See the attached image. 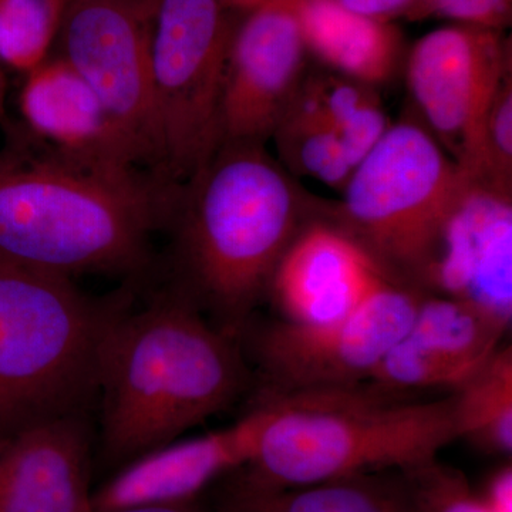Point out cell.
<instances>
[{
  "label": "cell",
  "mask_w": 512,
  "mask_h": 512,
  "mask_svg": "<svg viewBox=\"0 0 512 512\" xmlns=\"http://www.w3.org/2000/svg\"><path fill=\"white\" fill-rule=\"evenodd\" d=\"M177 185L138 165L69 156L10 127L0 148V264L67 279L143 274Z\"/></svg>",
  "instance_id": "obj_1"
},
{
  "label": "cell",
  "mask_w": 512,
  "mask_h": 512,
  "mask_svg": "<svg viewBox=\"0 0 512 512\" xmlns=\"http://www.w3.org/2000/svg\"><path fill=\"white\" fill-rule=\"evenodd\" d=\"M326 202L303 190L266 144L222 143L178 184L170 222L173 284L239 339L276 266Z\"/></svg>",
  "instance_id": "obj_2"
},
{
  "label": "cell",
  "mask_w": 512,
  "mask_h": 512,
  "mask_svg": "<svg viewBox=\"0 0 512 512\" xmlns=\"http://www.w3.org/2000/svg\"><path fill=\"white\" fill-rule=\"evenodd\" d=\"M241 342L171 284L111 326L99 375L103 467L173 443L247 389Z\"/></svg>",
  "instance_id": "obj_3"
},
{
  "label": "cell",
  "mask_w": 512,
  "mask_h": 512,
  "mask_svg": "<svg viewBox=\"0 0 512 512\" xmlns=\"http://www.w3.org/2000/svg\"><path fill=\"white\" fill-rule=\"evenodd\" d=\"M259 399L268 406V421L254 458L234 471L259 487L406 470L458 439L453 394L413 400L363 384Z\"/></svg>",
  "instance_id": "obj_4"
},
{
  "label": "cell",
  "mask_w": 512,
  "mask_h": 512,
  "mask_svg": "<svg viewBox=\"0 0 512 512\" xmlns=\"http://www.w3.org/2000/svg\"><path fill=\"white\" fill-rule=\"evenodd\" d=\"M128 293L84 295L73 279L0 264V434L87 414L101 352Z\"/></svg>",
  "instance_id": "obj_5"
},
{
  "label": "cell",
  "mask_w": 512,
  "mask_h": 512,
  "mask_svg": "<svg viewBox=\"0 0 512 512\" xmlns=\"http://www.w3.org/2000/svg\"><path fill=\"white\" fill-rule=\"evenodd\" d=\"M416 114L392 124L328 215L397 279L417 289L471 184Z\"/></svg>",
  "instance_id": "obj_6"
},
{
  "label": "cell",
  "mask_w": 512,
  "mask_h": 512,
  "mask_svg": "<svg viewBox=\"0 0 512 512\" xmlns=\"http://www.w3.org/2000/svg\"><path fill=\"white\" fill-rule=\"evenodd\" d=\"M262 0H156L150 83L156 174L183 184L221 146V101L232 40Z\"/></svg>",
  "instance_id": "obj_7"
},
{
  "label": "cell",
  "mask_w": 512,
  "mask_h": 512,
  "mask_svg": "<svg viewBox=\"0 0 512 512\" xmlns=\"http://www.w3.org/2000/svg\"><path fill=\"white\" fill-rule=\"evenodd\" d=\"M423 292L392 279L349 315L320 325H247L239 340L264 380L261 396L363 386L402 339Z\"/></svg>",
  "instance_id": "obj_8"
},
{
  "label": "cell",
  "mask_w": 512,
  "mask_h": 512,
  "mask_svg": "<svg viewBox=\"0 0 512 512\" xmlns=\"http://www.w3.org/2000/svg\"><path fill=\"white\" fill-rule=\"evenodd\" d=\"M407 86L416 116L471 181L484 187V127L505 74L512 70L504 30L444 26L407 55Z\"/></svg>",
  "instance_id": "obj_9"
},
{
  "label": "cell",
  "mask_w": 512,
  "mask_h": 512,
  "mask_svg": "<svg viewBox=\"0 0 512 512\" xmlns=\"http://www.w3.org/2000/svg\"><path fill=\"white\" fill-rule=\"evenodd\" d=\"M156 0H70L60 56L83 77L138 163L156 173L150 29Z\"/></svg>",
  "instance_id": "obj_10"
},
{
  "label": "cell",
  "mask_w": 512,
  "mask_h": 512,
  "mask_svg": "<svg viewBox=\"0 0 512 512\" xmlns=\"http://www.w3.org/2000/svg\"><path fill=\"white\" fill-rule=\"evenodd\" d=\"M303 0H262L239 23L221 101V144H266L306 76Z\"/></svg>",
  "instance_id": "obj_11"
},
{
  "label": "cell",
  "mask_w": 512,
  "mask_h": 512,
  "mask_svg": "<svg viewBox=\"0 0 512 512\" xmlns=\"http://www.w3.org/2000/svg\"><path fill=\"white\" fill-rule=\"evenodd\" d=\"M392 279L397 278L326 208L293 238L276 266L268 296L282 320L320 325L349 315Z\"/></svg>",
  "instance_id": "obj_12"
},
{
  "label": "cell",
  "mask_w": 512,
  "mask_h": 512,
  "mask_svg": "<svg viewBox=\"0 0 512 512\" xmlns=\"http://www.w3.org/2000/svg\"><path fill=\"white\" fill-rule=\"evenodd\" d=\"M512 197L473 183L441 232L417 289L511 323Z\"/></svg>",
  "instance_id": "obj_13"
},
{
  "label": "cell",
  "mask_w": 512,
  "mask_h": 512,
  "mask_svg": "<svg viewBox=\"0 0 512 512\" xmlns=\"http://www.w3.org/2000/svg\"><path fill=\"white\" fill-rule=\"evenodd\" d=\"M508 328L510 323L466 302L423 293L409 329L365 386L396 394L456 390L501 348Z\"/></svg>",
  "instance_id": "obj_14"
},
{
  "label": "cell",
  "mask_w": 512,
  "mask_h": 512,
  "mask_svg": "<svg viewBox=\"0 0 512 512\" xmlns=\"http://www.w3.org/2000/svg\"><path fill=\"white\" fill-rule=\"evenodd\" d=\"M269 409L256 403L227 429L175 440L134 458L92 494V512L191 503L212 481L227 477L254 458Z\"/></svg>",
  "instance_id": "obj_15"
},
{
  "label": "cell",
  "mask_w": 512,
  "mask_h": 512,
  "mask_svg": "<svg viewBox=\"0 0 512 512\" xmlns=\"http://www.w3.org/2000/svg\"><path fill=\"white\" fill-rule=\"evenodd\" d=\"M92 470L87 414L0 434V512H92Z\"/></svg>",
  "instance_id": "obj_16"
},
{
  "label": "cell",
  "mask_w": 512,
  "mask_h": 512,
  "mask_svg": "<svg viewBox=\"0 0 512 512\" xmlns=\"http://www.w3.org/2000/svg\"><path fill=\"white\" fill-rule=\"evenodd\" d=\"M23 76L19 110L32 136L83 160L143 167L89 84L62 56L47 57Z\"/></svg>",
  "instance_id": "obj_17"
},
{
  "label": "cell",
  "mask_w": 512,
  "mask_h": 512,
  "mask_svg": "<svg viewBox=\"0 0 512 512\" xmlns=\"http://www.w3.org/2000/svg\"><path fill=\"white\" fill-rule=\"evenodd\" d=\"M306 49L326 70L379 89L403 66V40L387 20L369 18L332 0H303Z\"/></svg>",
  "instance_id": "obj_18"
},
{
  "label": "cell",
  "mask_w": 512,
  "mask_h": 512,
  "mask_svg": "<svg viewBox=\"0 0 512 512\" xmlns=\"http://www.w3.org/2000/svg\"><path fill=\"white\" fill-rule=\"evenodd\" d=\"M211 512H407L402 471L355 474L301 487H259L227 476Z\"/></svg>",
  "instance_id": "obj_19"
},
{
  "label": "cell",
  "mask_w": 512,
  "mask_h": 512,
  "mask_svg": "<svg viewBox=\"0 0 512 512\" xmlns=\"http://www.w3.org/2000/svg\"><path fill=\"white\" fill-rule=\"evenodd\" d=\"M458 439L491 454L512 450V350L501 346L453 390Z\"/></svg>",
  "instance_id": "obj_20"
},
{
  "label": "cell",
  "mask_w": 512,
  "mask_h": 512,
  "mask_svg": "<svg viewBox=\"0 0 512 512\" xmlns=\"http://www.w3.org/2000/svg\"><path fill=\"white\" fill-rule=\"evenodd\" d=\"M296 96L335 127L355 167L392 126L376 87L330 70L306 73Z\"/></svg>",
  "instance_id": "obj_21"
},
{
  "label": "cell",
  "mask_w": 512,
  "mask_h": 512,
  "mask_svg": "<svg viewBox=\"0 0 512 512\" xmlns=\"http://www.w3.org/2000/svg\"><path fill=\"white\" fill-rule=\"evenodd\" d=\"M271 140L293 177H311L342 191L355 170L338 131L301 97H293Z\"/></svg>",
  "instance_id": "obj_22"
},
{
  "label": "cell",
  "mask_w": 512,
  "mask_h": 512,
  "mask_svg": "<svg viewBox=\"0 0 512 512\" xmlns=\"http://www.w3.org/2000/svg\"><path fill=\"white\" fill-rule=\"evenodd\" d=\"M69 0H0V64L20 74L49 57Z\"/></svg>",
  "instance_id": "obj_23"
},
{
  "label": "cell",
  "mask_w": 512,
  "mask_h": 512,
  "mask_svg": "<svg viewBox=\"0 0 512 512\" xmlns=\"http://www.w3.org/2000/svg\"><path fill=\"white\" fill-rule=\"evenodd\" d=\"M400 471L407 512H490L464 474L439 458Z\"/></svg>",
  "instance_id": "obj_24"
},
{
  "label": "cell",
  "mask_w": 512,
  "mask_h": 512,
  "mask_svg": "<svg viewBox=\"0 0 512 512\" xmlns=\"http://www.w3.org/2000/svg\"><path fill=\"white\" fill-rule=\"evenodd\" d=\"M484 187L512 197V70L501 80L485 120Z\"/></svg>",
  "instance_id": "obj_25"
},
{
  "label": "cell",
  "mask_w": 512,
  "mask_h": 512,
  "mask_svg": "<svg viewBox=\"0 0 512 512\" xmlns=\"http://www.w3.org/2000/svg\"><path fill=\"white\" fill-rule=\"evenodd\" d=\"M512 0H420L412 19L440 16L461 25L504 30L510 25Z\"/></svg>",
  "instance_id": "obj_26"
},
{
  "label": "cell",
  "mask_w": 512,
  "mask_h": 512,
  "mask_svg": "<svg viewBox=\"0 0 512 512\" xmlns=\"http://www.w3.org/2000/svg\"><path fill=\"white\" fill-rule=\"evenodd\" d=\"M332 2L359 15L392 22L399 16L412 19L420 0H332Z\"/></svg>",
  "instance_id": "obj_27"
},
{
  "label": "cell",
  "mask_w": 512,
  "mask_h": 512,
  "mask_svg": "<svg viewBox=\"0 0 512 512\" xmlns=\"http://www.w3.org/2000/svg\"><path fill=\"white\" fill-rule=\"evenodd\" d=\"M490 512H512V468L510 464L495 471L483 491H478Z\"/></svg>",
  "instance_id": "obj_28"
},
{
  "label": "cell",
  "mask_w": 512,
  "mask_h": 512,
  "mask_svg": "<svg viewBox=\"0 0 512 512\" xmlns=\"http://www.w3.org/2000/svg\"><path fill=\"white\" fill-rule=\"evenodd\" d=\"M111 512H211L205 510L200 501H191V503L175 504V505H154V507H134L124 508Z\"/></svg>",
  "instance_id": "obj_29"
},
{
  "label": "cell",
  "mask_w": 512,
  "mask_h": 512,
  "mask_svg": "<svg viewBox=\"0 0 512 512\" xmlns=\"http://www.w3.org/2000/svg\"><path fill=\"white\" fill-rule=\"evenodd\" d=\"M5 93H6V77L5 72H3V66L0 64V116L3 113V103H5Z\"/></svg>",
  "instance_id": "obj_30"
},
{
  "label": "cell",
  "mask_w": 512,
  "mask_h": 512,
  "mask_svg": "<svg viewBox=\"0 0 512 512\" xmlns=\"http://www.w3.org/2000/svg\"><path fill=\"white\" fill-rule=\"evenodd\" d=\"M69 2H70V0H69Z\"/></svg>",
  "instance_id": "obj_31"
}]
</instances>
